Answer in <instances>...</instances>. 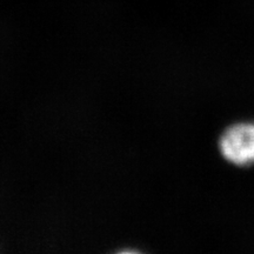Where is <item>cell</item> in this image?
Wrapping results in <instances>:
<instances>
[{
    "label": "cell",
    "mask_w": 254,
    "mask_h": 254,
    "mask_svg": "<svg viewBox=\"0 0 254 254\" xmlns=\"http://www.w3.org/2000/svg\"><path fill=\"white\" fill-rule=\"evenodd\" d=\"M219 148L228 163L237 166L254 165V123L234 124L222 133Z\"/></svg>",
    "instance_id": "cell-1"
}]
</instances>
